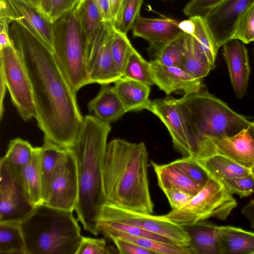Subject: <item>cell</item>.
Instances as JSON below:
<instances>
[{
	"instance_id": "d4e9b609",
	"label": "cell",
	"mask_w": 254,
	"mask_h": 254,
	"mask_svg": "<svg viewBox=\"0 0 254 254\" xmlns=\"http://www.w3.org/2000/svg\"><path fill=\"white\" fill-rule=\"evenodd\" d=\"M151 164L157 176L158 185L164 192L170 190H180L194 195L202 188L171 162L160 165L151 161Z\"/></svg>"
},
{
	"instance_id": "7a4b0ae2",
	"label": "cell",
	"mask_w": 254,
	"mask_h": 254,
	"mask_svg": "<svg viewBox=\"0 0 254 254\" xmlns=\"http://www.w3.org/2000/svg\"><path fill=\"white\" fill-rule=\"evenodd\" d=\"M148 154L143 142L114 139L107 143L102 169L106 203L152 214L148 178Z\"/></svg>"
},
{
	"instance_id": "7dc6e473",
	"label": "cell",
	"mask_w": 254,
	"mask_h": 254,
	"mask_svg": "<svg viewBox=\"0 0 254 254\" xmlns=\"http://www.w3.org/2000/svg\"><path fill=\"white\" fill-rule=\"evenodd\" d=\"M242 214L249 220L251 226L254 228V200L252 199L241 209Z\"/></svg>"
},
{
	"instance_id": "9c48e42d",
	"label": "cell",
	"mask_w": 254,
	"mask_h": 254,
	"mask_svg": "<svg viewBox=\"0 0 254 254\" xmlns=\"http://www.w3.org/2000/svg\"><path fill=\"white\" fill-rule=\"evenodd\" d=\"M98 220L133 225L166 238L179 247H188L190 241L189 234L182 225L170 221L164 215H153L105 203L101 209Z\"/></svg>"
},
{
	"instance_id": "816d5d0a",
	"label": "cell",
	"mask_w": 254,
	"mask_h": 254,
	"mask_svg": "<svg viewBox=\"0 0 254 254\" xmlns=\"http://www.w3.org/2000/svg\"><path fill=\"white\" fill-rule=\"evenodd\" d=\"M52 0H41L39 10L47 18Z\"/></svg>"
},
{
	"instance_id": "ee69618b",
	"label": "cell",
	"mask_w": 254,
	"mask_h": 254,
	"mask_svg": "<svg viewBox=\"0 0 254 254\" xmlns=\"http://www.w3.org/2000/svg\"><path fill=\"white\" fill-rule=\"evenodd\" d=\"M172 210L180 208L187 204L194 196L180 190H170L164 192Z\"/></svg>"
},
{
	"instance_id": "277c9868",
	"label": "cell",
	"mask_w": 254,
	"mask_h": 254,
	"mask_svg": "<svg viewBox=\"0 0 254 254\" xmlns=\"http://www.w3.org/2000/svg\"><path fill=\"white\" fill-rule=\"evenodd\" d=\"M187 133L191 156H208L212 140L234 135L248 129L250 123L225 103L207 92L185 95L176 99Z\"/></svg>"
},
{
	"instance_id": "bcb514c9",
	"label": "cell",
	"mask_w": 254,
	"mask_h": 254,
	"mask_svg": "<svg viewBox=\"0 0 254 254\" xmlns=\"http://www.w3.org/2000/svg\"><path fill=\"white\" fill-rule=\"evenodd\" d=\"M104 23H112L109 0H95Z\"/></svg>"
},
{
	"instance_id": "e0dca14e",
	"label": "cell",
	"mask_w": 254,
	"mask_h": 254,
	"mask_svg": "<svg viewBox=\"0 0 254 254\" xmlns=\"http://www.w3.org/2000/svg\"><path fill=\"white\" fill-rule=\"evenodd\" d=\"M222 47L232 85L237 97L241 98L246 93L250 73L248 50L243 43L235 39Z\"/></svg>"
},
{
	"instance_id": "60d3db41",
	"label": "cell",
	"mask_w": 254,
	"mask_h": 254,
	"mask_svg": "<svg viewBox=\"0 0 254 254\" xmlns=\"http://www.w3.org/2000/svg\"><path fill=\"white\" fill-rule=\"evenodd\" d=\"M114 248L107 246L104 239L82 237L76 254H110L115 253Z\"/></svg>"
},
{
	"instance_id": "d6a6232c",
	"label": "cell",
	"mask_w": 254,
	"mask_h": 254,
	"mask_svg": "<svg viewBox=\"0 0 254 254\" xmlns=\"http://www.w3.org/2000/svg\"><path fill=\"white\" fill-rule=\"evenodd\" d=\"M122 77L135 80L149 86L154 84L150 62L143 59L134 48L128 58Z\"/></svg>"
},
{
	"instance_id": "11a10c76",
	"label": "cell",
	"mask_w": 254,
	"mask_h": 254,
	"mask_svg": "<svg viewBox=\"0 0 254 254\" xmlns=\"http://www.w3.org/2000/svg\"><path fill=\"white\" fill-rule=\"evenodd\" d=\"M251 172L254 175V167L251 169Z\"/></svg>"
},
{
	"instance_id": "681fc988",
	"label": "cell",
	"mask_w": 254,
	"mask_h": 254,
	"mask_svg": "<svg viewBox=\"0 0 254 254\" xmlns=\"http://www.w3.org/2000/svg\"><path fill=\"white\" fill-rule=\"evenodd\" d=\"M7 86L2 74H0V119L1 120L4 112L3 101Z\"/></svg>"
},
{
	"instance_id": "c3c4849f",
	"label": "cell",
	"mask_w": 254,
	"mask_h": 254,
	"mask_svg": "<svg viewBox=\"0 0 254 254\" xmlns=\"http://www.w3.org/2000/svg\"><path fill=\"white\" fill-rule=\"evenodd\" d=\"M113 25L115 26L118 20L123 0H109Z\"/></svg>"
},
{
	"instance_id": "d590c367",
	"label": "cell",
	"mask_w": 254,
	"mask_h": 254,
	"mask_svg": "<svg viewBox=\"0 0 254 254\" xmlns=\"http://www.w3.org/2000/svg\"><path fill=\"white\" fill-rule=\"evenodd\" d=\"M181 36L157 48L154 60L163 65L181 67L183 61V52Z\"/></svg>"
},
{
	"instance_id": "836d02e7",
	"label": "cell",
	"mask_w": 254,
	"mask_h": 254,
	"mask_svg": "<svg viewBox=\"0 0 254 254\" xmlns=\"http://www.w3.org/2000/svg\"><path fill=\"white\" fill-rule=\"evenodd\" d=\"M190 18L194 24L193 36L207 56L211 65L214 67L218 49L213 36L202 16L195 15Z\"/></svg>"
},
{
	"instance_id": "f1b7e54d",
	"label": "cell",
	"mask_w": 254,
	"mask_h": 254,
	"mask_svg": "<svg viewBox=\"0 0 254 254\" xmlns=\"http://www.w3.org/2000/svg\"><path fill=\"white\" fill-rule=\"evenodd\" d=\"M78 7L81 27L87 47L100 34L104 22L95 0L79 1Z\"/></svg>"
},
{
	"instance_id": "ac0fdd59",
	"label": "cell",
	"mask_w": 254,
	"mask_h": 254,
	"mask_svg": "<svg viewBox=\"0 0 254 254\" xmlns=\"http://www.w3.org/2000/svg\"><path fill=\"white\" fill-rule=\"evenodd\" d=\"M179 23L170 18H150L139 15L132 28V35L134 37L144 39L158 48L182 35L184 32L180 28Z\"/></svg>"
},
{
	"instance_id": "6f0895ef",
	"label": "cell",
	"mask_w": 254,
	"mask_h": 254,
	"mask_svg": "<svg viewBox=\"0 0 254 254\" xmlns=\"http://www.w3.org/2000/svg\"><path fill=\"white\" fill-rule=\"evenodd\" d=\"M80 0H79V1H80Z\"/></svg>"
},
{
	"instance_id": "4316f807",
	"label": "cell",
	"mask_w": 254,
	"mask_h": 254,
	"mask_svg": "<svg viewBox=\"0 0 254 254\" xmlns=\"http://www.w3.org/2000/svg\"><path fill=\"white\" fill-rule=\"evenodd\" d=\"M196 162L210 178L220 182L224 179L246 176L251 173L250 169L219 154L196 160Z\"/></svg>"
},
{
	"instance_id": "30bf717a",
	"label": "cell",
	"mask_w": 254,
	"mask_h": 254,
	"mask_svg": "<svg viewBox=\"0 0 254 254\" xmlns=\"http://www.w3.org/2000/svg\"><path fill=\"white\" fill-rule=\"evenodd\" d=\"M27 200L19 176L4 157L0 162V222L19 223L34 209Z\"/></svg>"
},
{
	"instance_id": "ffe728a7",
	"label": "cell",
	"mask_w": 254,
	"mask_h": 254,
	"mask_svg": "<svg viewBox=\"0 0 254 254\" xmlns=\"http://www.w3.org/2000/svg\"><path fill=\"white\" fill-rule=\"evenodd\" d=\"M181 225L190 236L191 254H219L217 225L205 220Z\"/></svg>"
},
{
	"instance_id": "e575fe53",
	"label": "cell",
	"mask_w": 254,
	"mask_h": 254,
	"mask_svg": "<svg viewBox=\"0 0 254 254\" xmlns=\"http://www.w3.org/2000/svg\"><path fill=\"white\" fill-rule=\"evenodd\" d=\"M134 47L124 33L114 26L111 44V52L114 64L122 76L128 58Z\"/></svg>"
},
{
	"instance_id": "7bdbcfd3",
	"label": "cell",
	"mask_w": 254,
	"mask_h": 254,
	"mask_svg": "<svg viewBox=\"0 0 254 254\" xmlns=\"http://www.w3.org/2000/svg\"><path fill=\"white\" fill-rule=\"evenodd\" d=\"M79 0H52L47 19L52 23L72 9Z\"/></svg>"
},
{
	"instance_id": "83f0119b",
	"label": "cell",
	"mask_w": 254,
	"mask_h": 254,
	"mask_svg": "<svg viewBox=\"0 0 254 254\" xmlns=\"http://www.w3.org/2000/svg\"><path fill=\"white\" fill-rule=\"evenodd\" d=\"M20 182L29 203L36 207L44 203L42 181L35 147V153L30 162L22 170Z\"/></svg>"
},
{
	"instance_id": "8fae6325",
	"label": "cell",
	"mask_w": 254,
	"mask_h": 254,
	"mask_svg": "<svg viewBox=\"0 0 254 254\" xmlns=\"http://www.w3.org/2000/svg\"><path fill=\"white\" fill-rule=\"evenodd\" d=\"M68 148L51 180L44 204L73 211L78 198V181L75 160Z\"/></svg>"
},
{
	"instance_id": "4fadbf2b",
	"label": "cell",
	"mask_w": 254,
	"mask_h": 254,
	"mask_svg": "<svg viewBox=\"0 0 254 254\" xmlns=\"http://www.w3.org/2000/svg\"><path fill=\"white\" fill-rule=\"evenodd\" d=\"M254 0H225L201 15L219 49L232 39L237 24Z\"/></svg>"
},
{
	"instance_id": "cb8c5ba5",
	"label": "cell",
	"mask_w": 254,
	"mask_h": 254,
	"mask_svg": "<svg viewBox=\"0 0 254 254\" xmlns=\"http://www.w3.org/2000/svg\"><path fill=\"white\" fill-rule=\"evenodd\" d=\"M181 39L183 52L181 67L194 77L201 79L213 67L193 35L184 32Z\"/></svg>"
},
{
	"instance_id": "f546056e",
	"label": "cell",
	"mask_w": 254,
	"mask_h": 254,
	"mask_svg": "<svg viewBox=\"0 0 254 254\" xmlns=\"http://www.w3.org/2000/svg\"><path fill=\"white\" fill-rule=\"evenodd\" d=\"M110 239L117 237L129 241L155 254H191L188 247H181L151 239L130 235L116 230H106L101 233Z\"/></svg>"
},
{
	"instance_id": "b9f144b4",
	"label": "cell",
	"mask_w": 254,
	"mask_h": 254,
	"mask_svg": "<svg viewBox=\"0 0 254 254\" xmlns=\"http://www.w3.org/2000/svg\"><path fill=\"white\" fill-rule=\"evenodd\" d=\"M225 0H190L185 6L183 12L190 17L202 15Z\"/></svg>"
},
{
	"instance_id": "7c38bea8",
	"label": "cell",
	"mask_w": 254,
	"mask_h": 254,
	"mask_svg": "<svg viewBox=\"0 0 254 254\" xmlns=\"http://www.w3.org/2000/svg\"><path fill=\"white\" fill-rule=\"evenodd\" d=\"M114 26L104 23L97 37L86 48V66L91 83L115 82L122 77L118 70L111 52Z\"/></svg>"
},
{
	"instance_id": "9a60e30c",
	"label": "cell",
	"mask_w": 254,
	"mask_h": 254,
	"mask_svg": "<svg viewBox=\"0 0 254 254\" xmlns=\"http://www.w3.org/2000/svg\"><path fill=\"white\" fill-rule=\"evenodd\" d=\"M150 63L154 84L167 95L179 91L188 95L201 91V79L194 77L182 67L163 65L154 60Z\"/></svg>"
},
{
	"instance_id": "8992f818",
	"label": "cell",
	"mask_w": 254,
	"mask_h": 254,
	"mask_svg": "<svg viewBox=\"0 0 254 254\" xmlns=\"http://www.w3.org/2000/svg\"><path fill=\"white\" fill-rule=\"evenodd\" d=\"M53 55L73 91L91 83L86 66V42L79 20L78 3L53 23Z\"/></svg>"
},
{
	"instance_id": "4dcf8cb0",
	"label": "cell",
	"mask_w": 254,
	"mask_h": 254,
	"mask_svg": "<svg viewBox=\"0 0 254 254\" xmlns=\"http://www.w3.org/2000/svg\"><path fill=\"white\" fill-rule=\"evenodd\" d=\"M0 254H27L19 223L0 222Z\"/></svg>"
},
{
	"instance_id": "52a82bcc",
	"label": "cell",
	"mask_w": 254,
	"mask_h": 254,
	"mask_svg": "<svg viewBox=\"0 0 254 254\" xmlns=\"http://www.w3.org/2000/svg\"><path fill=\"white\" fill-rule=\"evenodd\" d=\"M237 205L236 200L223 184L209 178L187 204L164 216L180 225L194 224L210 217L225 220Z\"/></svg>"
},
{
	"instance_id": "7402d4cb",
	"label": "cell",
	"mask_w": 254,
	"mask_h": 254,
	"mask_svg": "<svg viewBox=\"0 0 254 254\" xmlns=\"http://www.w3.org/2000/svg\"><path fill=\"white\" fill-rule=\"evenodd\" d=\"M89 111L100 120L110 123L126 113L114 87L102 84L97 95L88 103Z\"/></svg>"
},
{
	"instance_id": "ab89813d",
	"label": "cell",
	"mask_w": 254,
	"mask_h": 254,
	"mask_svg": "<svg viewBox=\"0 0 254 254\" xmlns=\"http://www.w3.org/2000/svg\"><path fill=\"white\" fill-rule=\"evenodd\" d=\"M221 182L230 193L241 197L254 193V175L252 172L246 176L224 179Z\"/></svg>"
},
{
	"instance_id": "74e56055",
	"label": "cell",
	"mask_w": 254,
	"mask_h": 254,
	"mask_svg": "<svg viewBox=\"0 0 254 254\" xmlns=\"http://www.w3.org/2000/svg\"><path fill=\"white\" fill-rule=\"evenodd\" d=\"M171 163L181 169L199 187L202 188L209 177L206 172L198 164L195 158L186 156Z\"/></svg>"
},
{
	"instance_id": "f907efd6",
	"label": "cell",
	"mask_w": 254,
	"mask_h": 254,
	"mask_svg": "<svg viewBox=\"0 0 254 254\" xmlns=\"http://www.w3.org/2000/svg\"><path fill=\"white\" fill-rule=\"evenodd\" d=\"M179 26L183 32L190 35H193L194 24L190 18L188 20H185L180 22Z\"/></svg>"
},
{
	"instance_id": "9f6ffc18",
	"label": "cell",
	"mask_w": 254,
	"mask_h": 254,
	"mask_svg": "<svg viewBox=\"0 0 254 254\" xmlns=\"http://www.w3.org/2000/svg\"></svg>"
},
{
	"instance_id": "8d00e7d4",
	"label": "cell",
	"mask_w": 254,
	"mask_h": 254,
	"mask_svg": "<svg viewBox=\"0 0 254 254\" xmlns=\"http://www.w3.org/2000/svg\"><path fill=\"white\" fill-rule=\"evenodd\" d=\"M143 0H123L115 28L125 34L132 29L135 21L140 15Z\"/></svg>"
},
{
	"instance_id": "1f68e13d",
	"label": "cell",
	"mask_w": 254,
	"mask_h": 254,
	"mask_svg": "<svg viewBox=\"0 0 254 254\" xmlns=\"http://www.w3.org/2000/svg\"><path fill=\"white\" fill-rule=\"evenodd\" d=\"M35 153L29 142L20 138L11 140L4 158L15 173L20 176L23 168L32 159Z\"/></svg>"
},
{
	"instance_id": "2e32d148",
	"label": "cell",
	"mask_w": 254,
	"mask_h": 254,
	"mask_svg": "<svg viewBox=\"0 0 254 254\" xmlns=\"http://www.w3.org/2000/svg\"><path fill=\"white\" fill-rule=\"evenodd\" d=\"M214 154L225 156L251 170L254 167V138L248 128L230 137L212 140L208 156Z\"/></svg>"
},
{
	"instance_id": "3957f363",
	"label": "cell",
	"mask_w": 254,
	"mask_h": 254,
	"mask_svg": "<svg viewBox=\"0 0 254 254\" xmlns=\"http://www.w3.org/2000/svg\"><path fill=\"white\" fill-rule=\"evenodd\" d=\"M111 130L109 123L87 115L74 141L68 147L74 157L77 172L78 198L75 209L77 219L85 231L94 236L100 234L97 221L106 203L102 169Z\"/></svg>"
},
{
	"instance_id": "f5cc1de1",
	"label": "cell",
	"mask_w": 254,
	"mask_h": 254,
	"mask_svg": "<svg viewBox=\"0 0 254 254\" xmlns=\"http://www.w3.org/2000/svg\"><path fill=\"white\" fill-rule=\"evenodd\" d=\"M39 9L41 0H21Z\"/></svg>"
},
{
	"instance_id": "ba28073f",
	"label": "cell",
	"mask_w": 254,
	"mask_h": 254,
	"mask_svg": "<svg viewBox=\"0 0 254 254\" xmlns=\"http://www.w3.org/2000/svg\"><path fill=\"white\" fill-rule=\"evenodd\" d=\"M0 74L4 79L11 101L19 116L25 122L35 119L36 109L30 80L13 43L0 49Z\"/></svg>"
},
{
	"instance_id": "5b68a950",
	"label": "cell",
	"mask_w": 254,
	"mask_h": 254,
	"mask_svg": "<svg viewBox=\"0 0 254 254\" xmlns=\"http://www.w3.org/2000/svg\"><path fill=\"white\" fill-rule=\"evenodd\" d=\"M73 211L44 203L19 222L27 254H76L82 236Z\"/></svg>"
},
{
	"instance_id": "484cf974",
	"label": "cell",
	"mask_w": 254,
	"mask_h": 254,
	"mask_svg": "<svg viewBox=\"0 0 254 254\" xmlns=\"http://www.w3.org/2000/svg\"><path fill=\"white\" fill-rule=\"evenodd\" d=\"M36 149L42 178L45 202L51 180L57 168L66 154L68 148L44 140L43 145L36 147Z\"/></svg>"
},
{
	"instance_id": "db71d44e",
	"label": "cell",
	"mask_w": 254,
	"mask_h": 254,
	"mask_svg": "<svg viewBox=\"0 0 254 254\" xmlns=\"http://www.w3.org/2000/svg\"><path fill=\"white\" fill-rule=\"evenodd\" d=\"M248 130H249L251 135L254 138V122L250 123V125L248 128Z\"/></svg>"
},
{
	"instance_id": "6da1fadb",
	"label": "cell",
	"mask_w": 254,
	"mask_h": 254,
	"mask_svg": "<svg viewBox=\"0 0 254 254\" xmlns=\"http://www.w3.org/2000/svg\"><path fill=\"white\" fill-rule=\"evenodd\" d=\"M9 32L28 73L36 109L35 119L44 140L69 147L84 120L76 94L49 48L17 21L10 24Z\"/></svg>"
},
{
	"instance_id": "603a6c76",
	"label": "cell",
	"mask_w": 254,
	"mask_h": 254,
	"mask_svg": "<svg viewBox=\"0 0 254 254\" xmlns=\"http://www.w3.org/2000/svg\"><path fill=\"white\" fill-rule=\"evenodd\" d=\"M219 254H254V232L231 226H218Z\"/></svg>"
},
{
	"instance_id": "f6af8a7d",
	"label": "cell",
	"mask_w": 254,
	"mask_h": 254,
	"mask_svg": "<svg viewBox=\"0 0 254 254\" xmlns=\"http://www.w3.org/2000/svg\"><path fill=\"white\" fill-rule=\"evenodd\" d=\"M116 246L118 253L121 254H155L150 250L122 239L113 237L110 239Z\"/></svg>"
},
{
	"instance_id": "d6986e66",
	"label": "cell",
	"mask_w": 254,
	"mask_h": 254,
	"mask_svg": "<svg viewBox=\"0 0 254 254\" xmlns=\"http://www.w3.org/2000/svg\"><path fill=\"white\" fill-rule=\"evenodd\" d=\"M15 16V20L25 27L52 52L54 47L53 23L39 9L21 0H6Z\"/></svg>"
},
{
	"instance_id": "44dd1931",
	"label": "cell",
	"mask_w": 254,
	"mask_h": 254,
	"mask_svg": "<svg viewBox=\"0 0 254 254\" xmlns=\"http://www.w3.org/2000/svg\"><path fill=\"white\" fill-rule=\"evenodd\" d=\"M114 83V88L126 113L147 110L151 102L149 85L124 77Z\"/></svg>"
},
{
	"instance_id": "f35d334b",
	"label": "cell",
	"mask_w": 254,
	"mask_h": 254,
	"mask_svg": "<svg viewBox=\"0 0 254 254\" xmlns=\"http://www.w3.org/2000/svg\"><path fill=\"white\" fill-rule=\"evenodd\" d=\"M232 39H237L244 44L254 41V3L240 18Z\"/></svg>"
},
{
	"instance_id": "5bb4252c",
	"label": "cell",
	"mask_w": 254,
	"mask_h": 254,
	"mask_svg": "<svg viewBox=\"0 0 254 254\" xmlns=\"http://www.w3.org/2000/svg\"><path fill=\"white\" fill-rule=\"evenodd\" d=\"M147 110L156 115L166 127L174 148L183 157L191 156V152L176 99L171 97L151 101Z\"/></svg>"
}]
</instances>
